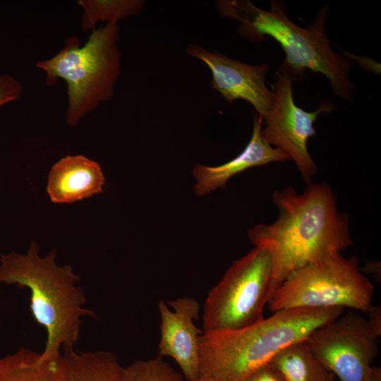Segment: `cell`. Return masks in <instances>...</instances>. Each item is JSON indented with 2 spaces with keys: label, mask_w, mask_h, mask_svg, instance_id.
<instances>
[{
  "label": "cell",
  "mask_w": 381,
  "mask_h": 381,
  "mask_svg": "<svg viewBox=\"0 0 381 381\" xmlns=\"http://www.w3.org/2000/svg\"><path fill=\"white\" fill-rule=\"evenodd\" d=\"M262 117L254 114L253 133L243 151L232 159L217 167L197 164L193 169L195 179L194 192L205 196L219 188H224L234 176L254 167L272 162H286L290 157L282 150L272 147L262 136Z\"/></svg>",
  "instance_id": "12"
},
{
  "label": "cell",
  "mask_w": 381,
  "mask_h": 381,
  "mask_svg": "<svg viewBox=\"0 0 381 381\" xmlns=\"http://www.w3.org/2000/svg\"><path fill=\"white\" fill-rule=\"evenodd\" d=\"M378 264H374V263H371L370 265H367L365 266V272L366 273H373V274H376L377 275H378V272L380 273V270H378Z\"/></svg>",
  "instance_id": "23"
},
{
  "label": "cell",
  "mask_w": 381,
  "mask_h": 381,
  "mask_svg": "<svg viewBox=\"0 0 381 381\" xmlns=\"http://www.w3.org/2000/svg\"><path fill=\"white\" fill-rule=\"evenodd\" d=\"M66 381H123V367L110 351L64 350Z\"/></svg>",
  "instance_id": "15"
},
{
  "label": "cell",
  "mask_w": 381,
  "mask_h": 381,
  "mask_svg": "<svg viewBox=\"0 0 381 381\" xmlns=\"http://www.w3.org/2000/svg\"><path fill=\"white\" fill-rule=\"evenodd\" d=\"M344 311L341 307L289 308L240 329L202 333L200 376L241 381L267 365L283 349L307 340L315 329Z\"/></svg>",
  "instance_id": "3"
},
{
  "label": "cell",
  "mask_w": 381,
  "mask_h": 381,
  "mask_svg": "<svg viewBox=\"0 0 381 381\" xmlns=\"http://www.w3.org/2000/svg\"><path fill=\"white\" fill-rule=\"evenodd\" d=\"M294 78L282 64L276 72L273 87V103L267 114L262 116L265 126L262 127V138L272 146L289 155L306 183H311L318 167L308 152L307 144L316 135L314 123L322 113L334 111L332 102L322 99L314 111H306L294 102Z\"/></svg>",
  "instance_id": "8"
},
{
  "label": "cell",
  "mask_w": 381,
  "mask_h": 381,
  "mask_svg": "<svg viewBox=\"0 0 381 381\" xmlns=\"http://www.w3.org/2000/svg\"><path fill=\"white\" fill-rule=\"evenodd\" d=\"M186 52L202 61L212 73V87L229 103L243 99L250 103L262 117L270 110L272 92L266 85L267 64L252 65L234 60L217 51L210 52L195 43Z\"/></svg>",
  "instance_id": "10"
},
{
  "label": "cell",
  "mask_w": 381,
  "mask_h": 381,
  "mask_svg": "<svg viewBox=\"0 0 381 381\" xmlns=\"http://www.w3.org/2000/svg\"><path fill=\"white\" fill-rule=\"evenodd\" d=\"M119 38V25L107 23L92 30L83 46L77 36L71 37L53 57L36 64L46 73L47 85L66 82L69 126L77 125L85 114L112 99L121 74Z\"/></svg>",
  "instance_id": "5"
},
{
  "label": "cell",
  "mask_w": 381,
  "mask_h": 381,
  "mask_svg": "<svg viewBox=\"0 0 381 381\" xmlns=\"http://www.w3.org/2000/svg\"><path fill=\"white\" fill-rule=\"evenodd\" d=\"M160 316L159 356L173 358L185 379L200 376V337L203 333L194 323L198 318L200 303L193 298L181 297L158 303Z\"/></svg>",
  "instance_id": "11"
},
{
  "label": "cell",
  "mask_w": 381,
  "mask_h": 381,
  "mask_svg": "<svg viewBox=\"0 0 381 381\" xmlns=\"http://www.w3.org/2000/svg\"><path fill=\"white\" fill-rule=\"evenodd\" d=\"M22 86L19 81L8 75H0V106L19 99Z\"/></svg>",
  "instance_id": "19"
},
{
  "label": "cell",
  "mask_w": 381,
  "mask_h": 381,
  "mask_svg": "<svg viewBox=\"0 0 381 381\" xmlns=\"http://www.w3.org/2000/svg\"><path fill=\"white\" fill-rule=\"evenodd\" d=\"M272 200L279 211L276 221L248 231L251 243L267 250L272 260L270 298L293 272L353 244L349 217L338 210L327 182L309 183L299 194L292 187L276 190Z\"/></svg>",
  "instance_id": "1"
},
{
  "label": "cell",
  "mask_w": 381,
  "mask_h": 381,
  "mask_svg": "<svg viewBox=\"0 0 381 381\" xmlns=\"http://www.w3.org/2000/svg\"><path fill=\"white\" fill-rule=\"evenodd\" d=\"M367 321L373 332L380 337L381 335V308L380 306H371L368 310Z\"/></svg>",
  "instance_id": "21"
},
{
  "label": "cell",
  "mask_w": 381,
  "mask_h": 381,
  "mask_svg": "<svg viewBox=\"0 0 381 381\" xmlns=\"http://www.w3.org/2000/svg\"><path fill=\"white\" fill-rule=\"evenodd\" d=\"M344 312L315 329L306 341L340 381H367L379 352V337L361 314L353 310Z\"/></svg>",
  "instance_id": "9"
},
{
  "label": "cell",
  "mask_w": 381,
  "mask_h": 381,
  "mask_svg": "<svg viewBox=\"0 0 381 381\" xmlns=\"http://www.w3.org/2000/svg\"><path fill=\"white\" fill-rule=\"evenodd\" d=\"M54 250L41 258L32 241L25 255L11 253L0 258V285L16 284L30 290V308L36 322L47 332L43 359L59 358L61 349L74 348L80 331L81 318H97L84 307L86 299L76 286L79 277L71 266L56 263Z\"/></svg>",
  "instance_id": "4"
},
{
  "label": "cell",
  "mask_w": 381,
  "mask_h": 381,
  "mask_svg": "<svg viewBox=\"0 0 381 381\" xmlns=\"http://www.w3.org/2000/svg\"><path fill=\"white\" fill-rule=\"evenodd\" d=\"M123 381H187L162 357L134 361L123 368Z\"/></svg>",
  "instance_id": "18"
},
{
  "label": "cell",
  "mask_w": 381,
  "mask_h": 381,
  "mask_svg": "<svg viewBox=\"0 0 381 381\" xmlns=\"http://www.w3.org/2000/svg\"><path fill=\"white\" fill-rule=\"evenodd\" d=\"M268 364L284 381H335L334 375L319 361L306 340L285 347Z\"/></svg>",
  "instance_id": "16"
},
{
  "label": "cell",
  "mask_w": 381,
  "mask_h": 381,
  "mask_svg": "<svg viewBox=\"0 0 381 381\" xmlns=\"http://www.w3.org/2000/svg\"><path fill=\"white\" fill-rule=\"evenodd\" d=\"M272 265L267 250L255 247L235 260L205 299L203 333L231 331L261 321L270 298Z\"/></svg>",
  "instance_id": "7"
},
{
  "label": "cell",
  "mask_w": 381,
  "mask_h": 381,
  "mask_svg": "<svg viewBox=\"0 0 381 381\" xmlns=\"http://www.w3.org/2000/svg\"><path fill=\"white\" fill-rule=\"evenodd\" d=\"M104 176L98 163L83 155H68L48 175L47 190L55 203H72L102 192Z\"/></svg>",
  "instance_id": "13"
},
{
  "label": "cell",
  "mask_w": 381,
  "mask_h": 381,
  "mask_svg": "<svg viewBox=\"0 0 381 381\" xmlns=\"http://www.w3.org/2000/svg\"><path fill=\"white\" fill-rule=\"evenodd\" d=\"M216 6L222 16L240 23L238 32L241 37L260 42L268 35L278 42L286 54L282 64L294 80L302 78L306 69L320 73L329 80L335 95L351 100L355 84L349 77L351 61L330 46L325 28L328 5L321 8L307 28L293 23L286 15L284 5L274 0L270 1L269 10L257 7L248 0H221L216 1Z\"/></svg>",
  "instance_id": "2"
},
{
  "label": "cell",
  "mask_w": 381,
  "mask_h": 381,
  "mask_svg": "<svg viewBox=\"0 0 381 381\" xmlns=\"http://www.w3.org/2000/svg\"><path fill=\"white\" fill-rule=\"evenodd\" d=\"M367 381H381V368L372 367Z\"/></svg>",
  "instance_id": "22"
},
{
  "label": "cell",
  "mask_w": 381,
  "mask_h": 381,
  "mask_svg": "<svg viewBox=\"0 0 381 381\" xmlns=\"http://www.w3.org/2000/svg\"><path fill=\"white\" fill-rule=\"evenodd\" d=\"M76 4L83 8L80 26L83 31L92 30L99 22L118 24L125 18L141 13L143 0H79Z\"/></svg>",
  "instance_id": "17"
},
{
  "label": "cell",
  "mask_w": 381,
  "mask_h": 381,
  "mask_svg": "<svg viewBox=\"0 0 381 381\" xmlns=\"http://www.w3.org/2000/svg\"><path fill=\"white\" fill-rule=\"evenodd\" d=\"M193 381H221V380L213 378V377H210L200 376L199 378Z\"/></svg>",
  "instance_id": "24"
},
{
  "label": "cell",
  "mask_w": 381,
  "mask_h": 381,
  "mask_svg": "<svg viewBox=\"0 0 381 381\" xmlns=\"http://www.w3.org/2000/svg\"><path fill=\"white\" fill-rule=\"evenodd\" d=\"M241 381H284V380L267 364L256 370Z\"/></svg>",
  "instance_id": "20"
},
{
  "label": "cell",
  "mask_w": 381,
  "mask_h": 381,
  "mask_svg": "<svg viewBox=\"0 0 381 381\" xmlns=\"http://www.w3.org/2000/svg\"><path fill=\"white\" fill-rule=\"evenodd\" d=\"M0 381H66L62 353L43 359L25 347L0 357Z\"/></svg>",
  "instance_id": "14"
},
{
  "label": "cell",
  "mask_w": 381,
  "mask_h": 381,
  "mask_svg": "<svg viewBox=\"0 0 381 381\" xmlns=\"http://www.w3.org/2000/svg\"><path fill=\"white\" fill-rule=\"evenodd\" d=\"M374 286L356 257L337 253L291 273L268 301L272 312L289 308L341 307L366 313Z\"/></svg>",
  "instance_id": "6"
}]
</instances>
